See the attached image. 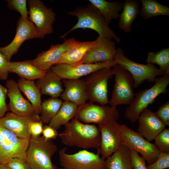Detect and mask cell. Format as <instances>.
<instances>
[{"mask_svg": "<svg viewBox=\"0 0 169 169\" xmlns=\"http://www.w3.org/2000/svg\"><path fill=\"white\" fill-rule=\"evenodd\" d=\"M64 126V130L58 135L64 144L85 149L99 148L101 135L95 125L85 124L74 118Z\"/></svg>", "mask_w": 169, "mask_h": 169, "instance_id": "6da1fadb", "label": "cell"}, {"mask_svg": "<svg viewBox=\"0 0 169 169\" xmlns=\"http://www.w3.org/2000/svg\"><path fill=\"white\" fill-rule=\"evenodd\" d=\"M69 15L76 17L77 23L67 32L60 37L64 38L70 32L76 29H89L95 30L103 37L112 40L117 43L120 38L111 29L105 21L103 17L94 6L90 3L84 7H78L74 10L66 12Z\"/></svg>", "mask_w": 169, "mask_h": 169, "instance_id": "7a4b0ae2", "label": "cell"}, {"mask_svg": "<svg viewBox=\"0 0 169 169\" xmlns=\"http://www.w3.org/2000/svg\"><path fill=\"white\" fill-rule=\"evenodd\" d=\"M155 82L150 88L142 90L135 94L133 100L126 109L125 116L132 123L138 120L141 112L152 104L159 95L168 92L167 87L169 84V73L157 78Z\"/></svg>", "mask_w": 169, "mask_h": 169, "instance_id": "3957f363", "label": "cell"}, {"mask_svg": "<svg viewBox=\"0 0 169 169\" xmlns=\"http://www.w3.org/2000/svg\"><path fill=\"white\" fill-rule=\"evenodd\" d=\"M57 150L52 140L31 136L25 160L30 169H57L51 161Z\"/></svg>", "mask_w": 169, "mask_h": 169, "instance_id": "277c9868", "label": "cell"}, {"mask_svg": "<svg viewBox=\"0 0 169 169\" xmlns=\"http://www.w3.org/2000/svg\"><path fill=\"white\" fill-rule=\"evenodd\" d=\"M117 49L114 59L117 64L120 65L131 74L134 81L133 88H138L145 81L155 82L157 76L164 75L162 71L154 65L135 62L125 56L122 49L119 48Z\"/></svg>", "mask_w": 169, "mask_h": 169, "instance_id": "5b68a950", "label": "cell"}, {"mask_svg": "<svg viewBox=\"0 0 169 169\" xmlns=\"http://www.w3.org/2000/svg\"><path fill=\"white\" fill-rule=\"evenodd\" d=\"M114 75L111 67L101 69L86 76L85 83L86 92L90 102L101 105L109 103L108 85Z\"/></svg>", "mask_w": 169, "mask_h": 169, "instance_id": "8992f818", "label": "cell"}, {"mask_svg": "<svg viewBox=\"0 0 169 169\" xmlns=\"http://www.w3.org/2000/svg\"><path fill=\"white\" fill-rule=\"evenodd\" d=\"M64 147L59 151V163L64 169H108L105 160L95 153L84 149L72 154Z\"/></svg>", "mask_w": 169, "mask_h": 169, "instance_id": "52a82bcc", "label": "cell"}, {"mask_svg": "<svg viewBox=\"0 0 169 169\" xmlns=\"http://www.w3.org/2000/svg\"><path fill=\"white\" fill-rule=\"evenodd\" d=\"M112 67L115 75V83L109 103L110 106L116 107L121 105H129L135 95L133 89L134 81L132 76L119 64L116 63Z\"/></svg>", "mask_w": 169, "mask_h": 169, "instance_id": "ba28073f", "label": "cell"}, {"mask_svg": "<svg viewBox=\"0 0 169 169\" xmlns=\"http://www.w3.org/2000/svg\"><path fill=\"white\" fill-rule=\"evenodd\" d=\"M30 140L19 137L0 125V165L7 164L13 158L25 159Z\"/></svg>", "mask_w": 169, "mask_h": 169, "instance_id": "9c48e42d", "label": "cell"}, {"mask_svg": "<svg viewBox=\"0 0 169 169\" xmlns=\"http://www.w3.org/2000/svg\"><path fill=\"white\" fill-rule=\"evenodd\" d=\"M119 116L116 107L99 105L89 102L78 107L74 118L86 123L102 125L112 121H117Z\"/></svg>", "mask_w": 169, "mask_h": 169, "instance_id": "30bf717a", "label": "cell"}, {"mask_svg": "<svg viewBox=\"0 0 169 169\" xmlns=\"http://www.w3.org/2000/svg\"><path fill=\"white\" fill-rule=\"evenodd\" d=\"M120 129L121 145L141 154L148 165L155 161L158 158L160 152L154 143L147 141L125 124H120Z\"/></svg>", "mask_w": 169, "mask_h": 169, "instance_id": "8fae6325", "label": "cell"}, {"mask_svg": "<svg viewBox=\"0 0 169 169\" xmlns=\"http://www.w3.org/2000/svg\"><path fill=\"white\" fill-rule=\"evenodd\" d=\"M27 2L28 19L35 25L41 38L52 33L53 25L56 19V14L53 8H48L40 0H29Z\"/></svg>", "mask_w": 169, "mask_h": 169, "instance_id": "7c38bea8", "label": "cell"}, {"mask_svg": "<svg viewBox=\"0 0 169 169\" xmlns=\"http://www.w3.org/2000/svg\"><path fill=\"white\" fill-rule=\"evenodd\" d=\"M36 38H41V37L35 25L28 18L20 17L17 23L14 38L8 45L0 47V51L8 61H10L12 56L17 53L20 47L25 41Z\"/></svg>", "mask_w": 169, "mask_h": 169, "instance_id": "4fadbf2b", "label": "cell"}, {"mask_svg": "<svg viewBox=\"0 0 169 169\" xmlns=\"http://www.w3.org/2000/svg\"><path fill=\"white\" fill-rule=\"evenodd\" d=\"M116 64L115 59L105 63L93 64L81 63L74 64L61 63L53 65L50 69L61 80L76 79L87 76L101 69L112 68Z\"/></svg>", "mask_w": 169, "mask_h": 169, "instance_id": "5bb4252c", "label": "cell"}, {"mask_svg": "<svg viewBox=\"0 0 169 169\" xmlns=\"http://www.w3.org/2000/svg\"><path fill=\"white\" fill-rule=\"evenodd\" d=\"M120 124L113 120L105 124L98 125L101 135V144L97 152L101 158L106 159L116 151L121 145Z\"/></svg>", "mask_w": 169, "mask_h": 169, "instance_id": "9a60e30c", "label": "cell"}, {"mask_svg": "<svg viewBox=\"0 0 169 169\" xmlns=\"http://www.w3.org/2000/svg\"><path fill=\"white\" fill-rule=\"evenodd\" d=\"M77 42L73 38L67 39L64 38L63 43L52 44L48 50L39 53L32 60V64L38 68L47 71L52 66L57 64L63 54L74 46Z\"/></svg>", "mask_w": 169, "mask_h": 169, "instance_id": "2e32d148", "label": "cell"}, {"mask_svg": "<svg viewBox=\"0 0 169 169\" xmlns=\"http://www.w3.org/2000/svg\"><path fill=\"white\" fill-rule=\"evenodd\" d=\"M96 40L95 44L87 52L81 63H104L114 59L117 51L115 43L112 40L100 35Z\"/></svg>", "mask_w": 169, "mask_h": 169, "instance_id": "e0dca14e", "label": "cell"}, {"mask_svg": "<svg viewBox=\"0 0 169 169\" xmlns=\"http://www.w3.org/2000/svg\"><path fill=\"white\" fill-rule=\"evenodd\" d=\"M138 120L137 132L149 142L154 140L166 126L156 112L147 108L141 112Z\"/></svg>", "mask_w": 169, "mask_h": 169, "instance_id": "ac0fdd59", "label": "cell"}, {"mask_svg": "<svg viewBox=\"0 0 169 169\" xmlns=\"http://www.w3.org/2000/svg\"><path fill=\"white\" fill-rule=\"evenodd\" d=\"M6 86L8 90L7 95L9 100V110L21 116H31L37 114L31 103L22 95L17 82L13 79H8Z\"/></svg>", "mask_w": 169, "mask_h": 169, "instance_id": "d6986e66", "label": "cell"}, {"mask_svg": "<svg viewBox=\"0 0 169 169\" xmlns=\"http://www.w3.org/2000/svg\"><path fill=\"white\" fill-rule=\"evenodd\" d=\"M40 120V116L38 114L31 116H21L11 112L7 113L0 119V125L19 138L30 140L29 124L31 122Z\"/></svg>", "mask_w": 169, "mask_h": 169, "instance_id": "ffe728a7", "label": "cell"}, {"mask_svg": "<svg viewBox=\"0 0 169 169\" xmlns=\"http://www.w3.org/2000/svg\"><path fill=\"white\" fill-rule=\"evenodd\" d=\"M62 82L65 89L60 95L61 99L72 102L78 107L88 100L84 79H63Z\"/></svg>", "mask_w": 169, "mask_h": 169, "instance_id": "44dd1931", "label": "cell"}, {"mask_svg": "<svg viewBox=\"0 0 169 169\" xmlns=\"http://www.w3.org/2000/svg\"><path fill=\"white\" fill-rule=\"evenodd\" d=\"M62 82L59 77L50 69L37 79L35 83L42 94L58 98L64 91Z\"/></svg>", "mask_w": 169, "mask_h": 169, "instance_id": "7402d4cb", "label": "cell"}, {"mask_svg": "<svg viewBox=\"0 0 169 169\" xmlns=\"http://www.w3.org/2000/svg\"><path fill=\"white\" fill-rule=\"evenodd\" d=\"M9 72L16 74L19 78L27 80H37L43 76L47 71L42 70L35 66L32 60L11 62L9 65Z\"/></svg>", "mask_w": 169, "mask_h": 169, "instance_id": "603a6c76", "label": "cell"}, {"mask_svg": "<svg viewBox=\"0 0 169 169\" xmlns=\"http://www.w3.org/2000/svg\"><path fill=\"white\" fill-rule=\"evenodd\" d=\"M120 14L119 28L126 33L131 31V26L139 13V3L136 0H125Z\"/></svg>", "mask_w": 169, "mask_h": 169, "instance_id": "cb8c5ba5", "label": "cell"}, {"mask_svg": "<svg viewBox=\"0 0 169 169\" xmlns=\"http://www.w3.org/2000/svg\"><path fill=\"white\" fill-rule=\"evenodd\" d=\"M17 83L20 91L27 97L36 113L40 115L42 94L34 81L19 78Z\"/></svg>", "mask_w": 169, "mask_h": 169, "instance_id": "d4e9b609", "label": "cell"}, {"mask_svg": "<svg viewBox=\"0 0 169 169\" xmlns=\"http://www.w3.org/2000/svg\"><path fill=\"white\" fill-rule=\"evenodd\" d=\"M96 42V40L92 41H78L74 46L63 54L58 64H74L81 63L87 52Z\"/></svg>", "mask_w": 169, "mask_h": 169, "instance_id": "484cf974", "label": "cell"}, {"mask_svg": "<svg viewBox=\"0 0 169 169\" xmlns=\"http://www.w3.org/2000/svg\"><path fill=\"white\" fill-rule=\"evenodd\" d=\"M100 12L106 23L109 25L112 19L119 18L124 3L119 1L110 2L104 0H89Z\"/></svg>", "mask_w": 169, "mask_h": 169, "instance_id": "4316f807", "label": "cell"}, {"mask_svg": "<svg viewBox=\"0 0 169 169\" xmlns=\"http://www.w3.org/2000/svg\"><path fill=\"white\" fill-rule=\"evenodd\" d=\"M105 161L108 169H134L131 164L130 149L122 145Z\"/></svg>", "mask_w": 169, "mask_h": 169, "instance_id": "83f0119b", "label": "cell"}, {"mask_svg": "<svg viewBox=\"0 0 169 169\" xmlns=\"http://www.w3.org/2000/svg\"><path fill=\"white\" fill-rule=\"evenodd\" d=\"M78 108V106L75 104L64 101L49 125L57 130L59 129L62 126L64 125L75 116Z\"/></svg>", "mask_w": 169, "mask_h": 169, "instance_id": "f1b7e54d", "label": "cell"}, {"mask_svg": "<svg viewBox=\"0 0 169 169\" xmlns=\"http://www.w3.org/2000/svg\"><path fill=\"white\" fill-rule=\"evenodd\" d=\"M142 8L140 14L144 19H147L158 15L169 16V7L154 0H140Z\"/></svg>", "mask_w": 169, "mask_h": 169, "instance_id": "f546056e", "label": "cell"}, {"mask_svg": "<svg viewBox=\"0 0 169 169\" xmlns=\"http://www.w3.org/2000/svg\"><path fill=\"white\" fill-rule=\"evenodd\" d=\"M62 103V99L52 97L42 102L40 118L43 123H49L58 112Z\"/></svg>", "mask_w": 169, "mask_h": 169, "instance_id": "4dcf8cb0", "label": "cell"}, {"mask_svg": "<svg viewBox=\"0 0 169 169\" xmlns=\"http://www.w3.org/2000/svg\"><path fill=\"white\" fill-rule=\"evenodd\" d=\"M146 62L158 64L164 74H169V48L162 49L157 52H148Z\"/></svg>", "mask_w": 169, "mask_h": 169, "instance_id": "1f68e13d", "label": "cell"}, {"mask_svg": "<svg viewBox=\"0 0 169 169\" xmlns=\"http://www.w3.org/2000/svg\"><path fill=\"white\" fill-rule=\"evenodd\" d=\"M154 143L160 152L169 153V129L165 128L155 138Z\"/></svg>", "mask_w": 169, "mask_h": 169, "instance_id": "d6a6232c", "label": "cell"}, {"mask_svg": "<svg viewBox=\"0 0 169 169\" xmlns=\"http://www.w3.org/2000/svg\"><path fill=\"white\" fill-rule=\"evenodd\" d=\"M8 8L19 13L21 17L23 18H28V11L27 7L26 0H7Z\"/></svg>", "mask_w": 169, "mask_h": 169, "instance_id": "836d02e7", "label": "cell"}, {"mask_svg": "<svg viewBox=\"0 0 169 169\" xmlns=\"http://www.w3.org/2000/svg\"><path fill=\"white\" fill-rule=\"evenodd\" d=\"M147 169H165L169 167V153L160 152L157 159L153 163L146 165Z\"/></svg>", "mask_w": 169, "mask_h": 169, "instance_id": "e575fe53", "label": "cell"}, {"mask_svg": "<svg viewBox=\"0 0 169 169\" xmlns=\"http://www.w3.org/2000/svg\"><path fill=\"white\" fill-rule=\"evenodd\" d=\"M131 164L134 169H147L146 161L139 153L132 149H130Z\"/></svg>", "mask_w": 169, "mask_h": 169, "instance_id": "d590c367", "label": "cell"}, {"mask_svg": "<svg viewBox=\"0 0 169 169\" xmlns=\"http://www.w3.org/2000/svg\"><path fill=\"white\" fill-rule=\"evenodd\" d=\"M166 125H169V101L162 104L156 112Z\"/></svg>", "mask_w": 169, "mask_h": 169, "instance_id": "8d00e7d4", "label": "cell"}, {"mask_svg": "<svg viewBox=\"0 0 169 169\" xmlns=\"http://www.w3.org/2000/svg\"><path fill=\"white\" fill-rule=\"evenodd\" d=\"M7 93V88L0 84V119L3 117L9 110L6 101Z\"/></svg>", "mask_w": 169, "mask_h": 169, "instance_id": "74e56055", "label": "cell"}, {"mask_svg": "<svg viewBox=\"0 0 169 169\" xmlns=\"http://www.w3.org/2000/svg\"><path fill=\"white\" fill-rule=\"evenodd\" d=\"M7 164L11 169H30L26 160L22 158H12Z\"/></svg>", "mask_w": 169, "mask_h": 169, "instance_id": "f35d334b", "label": "cell"}, {"mask_svg": "<svg viewBox=\"0 0 169 169\" xmlns=\"http://www.w3.org/2000/svg\"><path fill=\"white\" fill-rule=\"evenodd\" d=\"M10 61L7 60L5 56L0 51V79H7L9 73V65Z\"/></svg>", "mask_w": 169, "mask_h": 169, "instance_id": "ab89813d", "label": "cell"}, {"mask_svg": "<svg viewBox=\"0 0 169 169\" xmlns=\"http://www.w3.org/2000/svg\"><path fill=\"white\" fill-rule=\"evenodd\" d=\"M43 128V123L41 121H35L30 123L28 131L31 136L37 137L42 133Z\"/></svg>", "mask_w": 169, "mask_h": 169, "instance_id": "60d3db41", "label": "cell"}, {"mask_svg": "<svg viewBox=\"0 0 169 169\" xmlns=\"http://www.w3.org/2000/svg\"><path fill=\"white\" fill-rule=\"evenodd\" d=\"M42 134L46 140L55 139L59 135L57 130L49 125L43 126Z\"/></svg>", "mask_w": 169, "mask_h": 169, "instance_id": "b9f144b4", "label": "cell"}, {"mask_svg": "<svg viewBox=\"0 0 169 169\" xmlns=\"http://www.w3.org/2000/svg\"><path fill=\"white\" fill-rule=\"evenodd\" d=\"M0 169H11L7 164L0 165Z\"/></svg>", "mask_w": 169, "mask_h": 169, "instance_id": "7bdbcfd3", "label": "cell"}, {"mask_svg": "<svg viewBox=\"0 0 169 169\" xmlns=\"http://www.w3.org/2000/svg\"><path fill=\"white\" fill-rule=\"evenodd\" d=\"M57 169H64L63 168L61 167V168H60Z\"/></svg>", "mask_w": 169, "mask_h": 169, "instance_id": "ee69618b", "label": "cell"}, {"mask_svg": "<svg viewBox=\"0 0 169 169\" xmlns=\"http://www.w3.org/2000/svg\"><path fill=\"white\" fill-rule=\"evenodd\" d=\"M169 169V168H166V169Z\"/></svg>", "mask_w": 169, "mask_h": 169, "instance_id": "f6af8a7d", "label": "cell"}]
</instances>
